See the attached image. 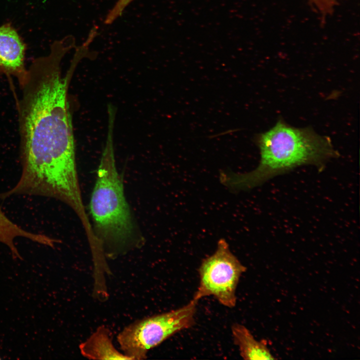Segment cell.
Wrapping results in <instances>:
<instances>
[{
	"label": "cell",
	"instance_id": "cell-1",
	"mask_svg": "<svg viewBox=\"0 0 360 360\" xmlns=\"http://www.w3.org/2000/svg\"><path fill=\"white\" fill-rule=\"evenodd\" d=\"M62 44L34 60L20 83L18 104L22 172L10 195L48 196L68 205L82 198L76 172L74 137L68 90L79 61L73 58L64 76Z\"/></svg>",
	"mask_w": 360,
	"mask_h": 360
},
{
	"label": "cell",
	"instance_id": "cell-2",
	"mask_svg": "<svg viewBox=\"0 0 360 360\" xmlns=\"http://www.w3.org/2000/svg\"><path fill=\"white\" fill-rule=\"evenodd\" d=\"M254 140L260 150L258 165L246 173L221 172L220 182L228 188L251 189L303 165H313L321 170L329 160L338 156L328 136L311 128L290 126L282 120L257 135Z\"/></svg>",
	"mask_w": 360,
	"mask_h": 360
},
{
	"label": "cell",
	"instance_id": "cell-3",
	"mask_svg": "<svg viewBox=\"0 0 360 360\" xmlns=\"http://www.w3.org/2000/svg\"><path fill=\"white\" fill-rule=\"evenodd\" d=\"M115 114L108 112L106 142L97 171L90 208L96 228L106 242L118 245L132 238L134 226L114 154L113 130Z\"/></svg>",
	"mask_w": 360,
	"mask_h": 360
},
{
	"label": "cell",
	"instance_id": "cell-4",
	"mask_svg": "<svg viewBox=\"0 0 360 360\" xmlns=\"http://www.w3.org/2000/svg\"><path fill=\"white\" fill-rule=\"evenodd\" d=\"M198 301L192 298L182 306L136 320L124 328L117 339L122 352L130 360H144L148 352L194 323Z\"/></svg>",
	"mask_w": 360,
	"mask_h": 360
},
{
	"label": "cell",
	"instance_id": "cell-5",
	"mask_svg": "<svg viewBox=\"0 0 360 360\" xmlns=\"http://www.w3.org/2000/svg\"><path fill=\"white\" fill-rule=\"evenodd\" d=\"M246 268L231 252L224 239H220L216 251L204 258L198 268L199 284L193 299L198 301L212 296L222 305L234 308L240 278Z\"/></svg>",
	"mask_w": 360,
	"mask_h": 360
},
{
	"label": "cell",
	"instance_id": "cell-6",
	"mask_svg": "<svg viewBox=\"0 0 360 360\" xmlns=\"http://www.w3.org/2000/svg\"><path fill=\"white\" fill-rule=\"evenodd\" d=\"M26 49L23 39L12 24L0 26V76H13L19 84L22 81L27 72Z\"/></svg>",
	"mask_w": 360,
	"mask_h": 360
},
{
	"label": "cell",
	"instance_id": "cell-7",
	"mask_svg": "<svg viewBox=\"0 0 360 360\" xmlns=\"http://www.w3.org/2000/svg\"><path fill=\"white\" fill-rule=\"evenodd\" d=\"M80 354L90 360H128L130 358L114 346L110 330L101 326L79 346Z\"/></svg>",
	"mask_w": 360,
	"mask_h": 360
},
{
	"label": "cell",
	"instance_id": "cell-8",
	"mask_svg": "<svg viewBox=\"0 0 360 360\" xmlns=\"http://www.w3.org/2000/svg\"><path fill=\"white\" fill-rule=\"evenodd\" d=\"M234 342L238 346L240 355L244 360H274L264 341L256 340L244 326L234 324L232 326Z\"/></svg>",
	"mask_w": 360,
	"mask_h": 360
},
{
	"label": "cell",
	"instance_id": "cell-9",
	"mask_svg": "<svg viewBox=\"0 0 360 360\" xmlns=\"http://www.w3.org/2000/svg\"><path fill=\"white\" fill-rule=\"evenodd\" d=\"M22 237L40 244L44 240L42 234L31 232L23 229L12 222L0 208V242L6 244L15 258H20V256L14 244L16 238Z\"/></svg>",
	"mask_w": 360,
	"mask_h": 360
},
{
	"label": "cell",
	"instance_id": "cell-10",
	"mask_svg": "<svg viewBox=\"0 0 360 360\" xmlns=\"http://www.w3.org/2000/svg\"><path fill=\"white\" fill-rule=\"evenodd\" d=\"M134 0H118L109 11L104 20V24H110L120 16L126 8Z\"/></svg>",
	"mask_w": 360,
	"mask_h": 360
},
{
	"label": "cell",
	"instance_id": "cell-11",
	"mask_svg": "<svg viewBox=\"0 0 360 360\" xmlns=\"http://www.w3.org/2000/svg\"><path fill=\"white\" fill-rule=\"evenodd\" d=\"M310 2L324 15L332 14L338 0H309Z\"/></svg>",
	"mask_w": 360,
	"mask_h": 360
},
{
	"label": "cell",
	"instance_id": "cell-12",
	"mask_svg": "<svg viewBox=\"0 0 360 360\" xmlns=\"http://www.w3.org/2000/svg\"></svg>",
	"mask_w": 360,
	"mask_h": 360
}]
</instances>
